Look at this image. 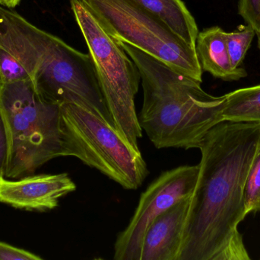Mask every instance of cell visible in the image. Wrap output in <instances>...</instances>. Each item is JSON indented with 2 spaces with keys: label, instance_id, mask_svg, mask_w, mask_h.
<instances>
[{
  "label": "cell",
  "instance_id": "cell-1",
  "mask_svg": "<svg viewBox=\"0 0 260 260\" xmlns=\"http://www.w3.org/2000/svg\"><path fill=\"white\" fill-rule=\"evenodd\" d=\"M259 143L256 122L224 121L205 136L178 260L250 259L238 226Z\"/></svg>",
  "mask_w": 260,
  "mask_h": 260
},
{
  "label": "cell",
  "instance_id": "cell-2",
  "mask_svg": "<svg viewBox=\"0 0 260 260\" xmlns=\"http://www.w3.org/2000/svg\"><path fill=\"white\" fill-rule=\"evenodd\" d=\"M137 67L144 100L138 115L157 149L200 148L205 136L224 122L226 96H213L201 82L126 43L118 42Z\"/></svg>",
  "mask_w": 260,
  "mask_h": 260
},
{
  "label": "cell",
  "instance_id": "cell-3",
  "mask_svg": "<svg viewBox=\"0 0 260 260\" xmlns=\"http://www.w3.org/2000/svg\"><path fill=\"white\" fill-rule=\"evenodd\" d=\"M0 47L15 56L30 74L40 96L50 103L100 108L104 98L90 53L38 28L15 11L0 6Z\"/></svg>",
  "mask_w": 260,
  "mask_h": 260
},
{
  "label": "cell",
  "instance_id": "cell-4",
  "mask_svg": "<svg viewBox=\"0 0 260 260\" xmlns=\"http://www.w3.org/2000/svg\"><path fill=\"white\" fill-rule=\"evenodd\" d=\"M0 112L9 136L6 178L32 175L52 159L63 157L60 105L42 99L31 79L0 82Z\"/></svg>",
  "mask_w": 260,
  "mask_h": 260
},
{
  "label": "cell",
  "instance_id": "cell-5",
  "mask_svg": "<svg viewBox=\"0 0 260 260\" xmlns=\"http://www.w3.org/2000/svg\"><path fill=\"white\" fill-rule=\"evenodd\" d=\"M63 157H74L118 183L136 190L149 174L139 149L117 129L79 104L60 105Z\"/></svg>",
  "mask_w": 260,
  "mask_h": 260
},
{
  "label": "cell",
  "instance_id": "cell-6",
  "mask_svg": "<svg viewBox=\"0 0 260 260\" xmlns=\"http://www.w3.org/2000/svg\"><path fill=\"white\" fill-rule=\"evenodd\" d=\"M76 22L88 46L98 80L116 129L136 149L142 129L135 98L139 70L123 47L111 38L81 0H70Z\"/></svg>",
  "mask_w": 260,
  "mask_h": 260
},
{
  "label": "cell",
  "instance_id": "cell-7",
  "mask_svg": "<svg viewBox=\"0 0 260 260\" xmlns=\"http://www.w3.org/2000/svg\"><path fill=\"white\" fill-rule=\"evenodd\" d=\"M104 30L177 71L203 82L196 47L186 44L164 23L133 0H81Z\"/></svg>",
  "mask_w": 260,
  "mask_h": 260
},
{
  "label": "cell",
  "instance_id": "cell-8",
  "mask_svg": "<svg viewBox=\"0 0 260 260\" xmlns=\"http://www.w3.org/2000/svg\"><path fill=\"white\" fill-rule=\"evenodd\" d=\"M200 166H180L162 172L142 192L127 227L119 234L114 245L115 260H140L147 229L159 215L192 195Z\"/></svg>",
  "mask_w": 260,
  "mask_h": 260
},
{
  "label": "cell",
  "instance_id": "cell-9",
  "mask_svg": "<svg viewBox=\"0 0 260 260\" xmlns=\"http://www.w3.org/2000/svg\"><path fill=\"white\" fill-rule=\"evenodd\" d=\"M76 189L67 174L30 175L16 181L0 177V203L16 209L46 212L57 207L59 198Z\"/></svg>",
  "mask_w": 260,
  "mask_h": 260
},
{
  "label": "cell",
  "instance_id": "cell-10",
  "mask_svg": "<svg viewBox=\"0 0 260 260\" xmlns=\"http://www.w3.org/2000/svg\"><path fill=\"white\" fill-rule=\"evenodd\" d=\"M191 196L165 211L150 224L142 241L140 260H178Z\"/></svg>",
  "mask_w": 260,
  "mask_h": 260
},
{
  "label": "cell",
  "instance_id": "cell-11",
  "mask_svg": "<svg viewBox=\"0 0 260 260\" xmlns=\"http://www.w3.org/2000/svg\"><path fill=\"white\" fill-rule=\"evenodd\" d=\"M224 32L218 26L199 32L196 51L203 71L224 81H238L247 76L241 67L232 66L226 45Z\"/></svg>",
  "mask_w": 260,
  "mask_h": 260
},
{
  "label": "cell",
  "instance_id": "cell-12",
  "mask_svg": "<svg viewBox=\"0 0 260 260\" xmlns=\"http://www.w3.org/2000/svg\"><path fill=\"white\" fill-rule=\"evenodd\" d=\"M160 20L180 39L196 47L199 29L182 0H133Z\"/></svg>",
  "mask_w": 260,
  "mask_h": 260
},
{
  "label": "cell",
  "instance_id": "cell-13",
  "mask_svg": "<svg viewBox=\"0 0 260 260\" xmlns=\"http://www.w3.org/2000/svg\"><path fill=\"white\" fill-rule=\"evenodd\" d=\"M225 96L224 121L260 123V84L239 89Z\"/></svg>",
  "mask_w": 260,
  "mask_h": 260
},
{
  "label": "cell",
  "instance_id": "cell-14",
  "mask_svg": "<svg viewBox=\"0 0 260 260\" xmlns=\"http://www.w3.org/2000/svg\"><path fill=\"white\" fill-rule=\"evenodd\" d=\"M255 35L256 32L248 24L247 26L241 24L234 32H225L224 36L228 52L232 66L235 68L242 64Z\"/></svg>",
  "mask_w": 260,
  "mask_h": 260
},
{
  "label": "cell",
  "instance_id": "cell-15",
  "mask_svg": "<svg viewBox=\"0 0 260 260\" xmlns=\"http://www.w3.org/2000/svg\"><path fill=\"white\" fill-rule=\"evenodd\" d=\"M245 209L247 215L260 213V143L246 183Z\"/></svg>",
  "mask_w": 260,
  "mask_h": 260
},
{
  "label": "cell",
  "instance_id": "cell-16",
  "mask_svg": "<svg viewBox=\"0 0 260 260\" xmlns=\"http://www.w3.org/2000/svg\"><path fill=\"white\" fill-rule=\"evenodd\" d=\"M30 79L23 64L3 47H0V82L5 83L28 80Z\"/></svg>",
  "mask_w": 260,
  "mask_h": 260
},
{
  "label": "cell",
  "instance_id": "cell-17",
  "mask_svg": "<svg viewBox=\"0 0 260 260\" xmlns=\"http://www.w3.org/2000/svg\"><path fill=\"white\" fill-rule=\"evenodd\" d=\"M238 13L260 36V0H240Z\"/></svg>",
  "mask_w": 260,
  "mask_h": 260
},
{
  "label": "cell",
  "instance_id": "cell-18",
  "mask_svg": "<svg viewBox=\"0 0 260 260\" xmlns=\"http://www.w3.org/2000/svg\"><path fill=\"white\" fill-rule=\"evenodd\" d=\"M41 260V257L26 251L22 249L17 248L6 243L0 242V260Z\"/></svg>",
  "mask_w": 260,
  "mask_h": 260
},
{
  "label": "cell",
  "instance_id": "cell-19",
  "mask_svg": "<svg viewBox=\"0 0 260 260\" xmlns=\"http://www.w3.org/2000/svg\"><path fill=\"white\" fill-rule=\"evenodd\" d=\"M9 154V142L7 128L0 112V177H6Z\"/></svg>",
  "mask_w": 260,
  "mask_h": 260
},
{
  "label": "cell",
  "instance_id": "cell-20",
  "mask_svg": "<svg viewBox=\"0 0 260 260\" xmlns=\"http://www.w3.org/2000/svg\"><path fill=\"white\" fill-rule=\"evenodd\" d=\"M21 0H0V4L6 7L14 8L19 4Z\"/></svg>",
  "mask_w": 260,
  "mask_h": 260
},
{
  "label": "cell",
  "instance_id": "cell-21",
  "mask_svg": "<svg viewBox=\"0 0 260 260\" xmlns=\"http://www.w3.org/2000/svg\"><path fill=\"white\" fill-rule=\"evenodd\" d=\"M258 38V47H259L260 51V36L257 37Z\"/></svg>",
  "mask_w": 260,
  "mask_h": 260
}]
</instances>
